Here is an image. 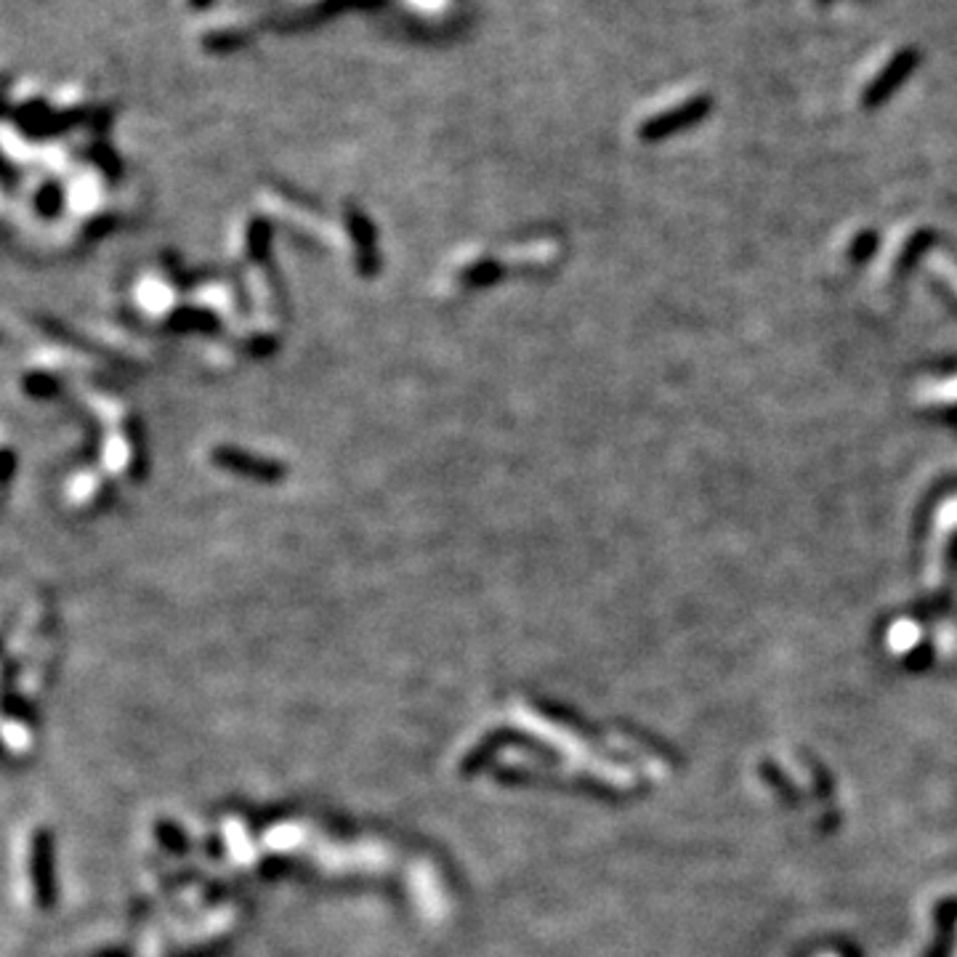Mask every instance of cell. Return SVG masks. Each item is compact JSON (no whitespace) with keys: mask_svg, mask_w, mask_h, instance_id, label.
I'll use <instances>...</instances> for the list:
<instances>
[{"mask_svg":"<svg viewBox=\"0 0 957 957\" xmlns=\"http://www.w3.org/2000/svg\"><path fill=\"white\" fill-rule=\"evenodd\" d=\"M189 3H192V5H195V9H203V5H208V3H210V0H189Z\"/></svg>","mask_w":957,"mask_h":957,"instance_id":"4","label":"cell"},{"mask_svg":"<svg viewBox=\"0 0 957 957\" xmlns=\"http://www.w3.org/2000/svg\"><path fill=\"white\" fill-rule=\"evenodd\" d=\"M706 110H708V101L700 99V101H695V105L682 107V110H676L673 114L658 118L652 125H649V128H652V134H667V131L678 128V125H684V123H691V120H697L700 114H706Z\"/></svg>","mask_w":957,"mask_h":957,"instance_id":"3","label":"cell"},{"mask_svg":"<svg viewBox=\"0 0 957 957\" xmlns=\"http://www.w3.org/2000/svg\"><path fill=\"white\" fill-rule=\"evenodd\" d=\"M915 64H918V53H915V51L896 53V57L886 64V70H883L881 75L875 77V83H872V86H870V91H867V99H864L867 105H875V101H883L891 91H896V86H899V83L905 81L907 75H910Z\"/></svg>","mask_w":957,"mask_h":957,"instance_id":"2","label":"cell"},{"mask_svg":"<svg viewBox=\"0 0 957 957\" xmlns=\"http://www.w3.org/2000/svg\"><path fill=\"white\" fill-rule=\"evenodd\" d=\"M29 864H33V883L35 891H38V901L44 907H51L57 886H53V844L48 833L35 835Z\"/></svg>","mask_w":957,"mask_h":957,"instance_id":"1","label":"cell"}]
</instances>
